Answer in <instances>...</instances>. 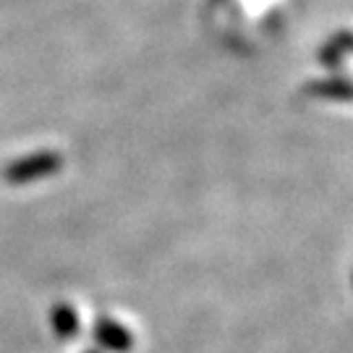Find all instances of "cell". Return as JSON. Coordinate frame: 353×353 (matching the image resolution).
<instances>
[]
</instances>
